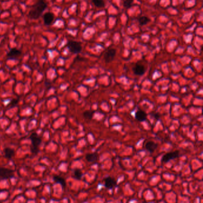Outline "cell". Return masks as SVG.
Masks as SVG:
<instances>
[{"label": "cell", "mask_w": 203, "mask_h": 203, "mask_svg": "<svg viewBox=\"0 0 203 203\" xmlns=\"http://www.w3.org/2000/svg\"><path fill=\"white\" fill-rule=\"evenodd\" d=\"M47 7L44 0H38L29 13V17L32 19H37Z\"/></svg>", "instance_id": "obj_1"}, {"label": "cell", "mask_w": 203, "mask_h": 203, "mask_svg": "<svg viewBox=\"0 0 203 203\" xmlns=\"http://www.w3.org/2000/svg\"><path fill=\"white\" fill-rule=\"evenodd\" d=\"M116 185L114 179L111 177H108L105 179V186L108 189L113 188Z\"/></svg>", "instance_id": "obj_7"}, {"label": "cell", "mask_w": 203, "mask_h": 203, "mask_svg": "<svg viewBox=\"0 0 203 203\" xmlns=\"http://www.w3.org/2000/svg\"><path fill=\"white\" fill-rule=\"evenodd\" d=\"M53 179L56 183H60V185H61L62 186H63V188H64L66 186V181L63 178H61V176H54Z\"/></svg>", "instance_id": "obj_14"}, {"label": "cell", "mask_w": 203, "mask_h": 203, "mask_svg": "<svg viewBox=\"0 0 203 203\" xmlns=\"http://www.w3.org/2000/svg\"><path fill=\"white\" fill-rule=\"evenodd\" d=\"M21 52L19 50H18L17 49H12L10 50V51L8 54V56L10 58H15V57H17L21 55Z\"/></svg>", "instance_id": "obj_12"}, {"label": "cell", "mask_w": 203, "mask_h": 203, "mask_svg": "<svg viewBox=\"0 0 203 203\" xmlns=\"http://www.w3.org/2000/svg\"><path fill=\"white\" fill-rule=\"evenodd\" d=\"M145 148L149 151L153 152L157 148V144L153 142L150 141L146 143Z\"/></svg>", "instance_id": "obj_10"}, {"label": "cell", "mask_w": 203, "mask_h": 203, "mask_svg": "<svg viewBox=\"0 0 203 203\" xmlns=\"http://www.w3.org/2000/svg\"><path fill=\"white\" fill-rule=\"evenodd\" d=\"M82 172L79 169H76L74 172V177L76 180H80L82 177Z\"/></svg>", "instance_id": "obj_18"}, {"label": "cell", "mask_w": 203, "mask_h": 203, "mask_svg": "<svg viewBox=\"0 0 203 203\" xmlns=\"http://www.w3.org/2000/svg\"><path fill=\"white\" fill-rule=\"evenodd\" d=\"M54 20V15L51 13H48L45 14L44 16V21L47 25H50L51 24Z\"/></svg>", "instance_id": "obj_9"}, {"label": "cell", "mask_w": 203, "mask_h": 203, "mask_svg": "<svg viewBox=\"0 0 203 203\" xmlns=\"http://www.w3.org/2000/svg\"><path fill=\"white\" fill-rule=\"evenodd\" d=\"M67 47L69 50L74 54L79 53L82 50L81 44L78 42L70 41L67 44Z\"/></svg>", "instance_id": "obj_2"}, {"label": "cell", "mask_w": 203, "mask_h": 203, "mask_svg": "<svg viewBox=\"0 0 203 203\" xmlns=\"http://www.w3.org/2000/svg\"><path fill=\"white\" fill-rule=\"evenodd\" d=\"M31 140L32 144V152L34 153H37L38 152V149L40 144H41V139L36 134H32L31 136Z\"/></svg>", "instance_id": "obj_4"}, {"label": "cell", "mask_w": 203, "mask_h": 203, "mask_svg": "<svg viewBox=\"0 0 203 203\" xmlns=\"http://www.w3.org/2000/svg\"><path fill=\"white\" fill-rule=\"evenodd\" d=\"M116 51L114 49H108L104 54V58L106 62H110L113 61L116 56Z\"/></svg>", "instance_id": "obj_5"}, {"label": "cell", "mask_w": 203, "mask_h": 203, "mask_svg": "<svg viewBox=\"0 0 203 203\" xmlns=\"http://www.w3.org/2000/svg\"><path fill=\"white\" fill-rule=\"evenodd\" d=\"M14 177V173L12 170L7 168L0 167V179L7 180Z\"/></svg>", "instance_id": "obj_3"}, {"label": "cell", "mask_w": 203, "mask_h": 203, "mask_svg": "<svg viewBox=\"0 0 203 203\" xmlns=\"http://www.w3.org/2000/svg\"><path fill=\"white\" fill-rule=\"evenodd\" d=\"M179 156V151H172L164 155L163 157L162 162L164 163L168 162L172 159H173L175 158H176Z\"/></svg>", "instance_id": "obj_6"}, {"label": "cell", "mask_w": 203, "mask_h": 203, "mask_svg": "<svg viewBox=\"0 0 203 203\" xmlns=\"http://www.w3.org/2000/svg\"><path fill=\"white\" fill-rule=\"evenodd\" d=\"M97 158H98V156H97V155H96L95 153L88 154L86 156V160L89 162H93L96 161L97 160Z\"/></svg>", "instance_id": "obj_13"}, {"label": "cell", "mask_w": 203, "mask_h": 203, "mask_svg": "<svg viewBox=\"0 0 203 203\" xmlns=\"http://www.w3.org/2000/svg\"><path fill=\"white\" fill-rule=\"evenodd\" d=\"M5 157L7 158H8V159H10L11 158L14 154V150H13L12 149L10 148H7L5 149Z\"/></svg>", "instance_id": "obj_15"}, {"label": "cell", "mask_w": 203, "mask_h": 203, "mask_svg": "<svg viewBox=\"0 0 203 203\" xmlns=\"http://www.w3.org/2000/svg\"><path fill=\"white\" fill-rule=\"evenodd\" d=\"M135 118L139 121H145L147 118V114L143 111H138L135 115Z\"/></svg>", "instance_id": "obj_11"}, {"label": "cell", "mask_w": 203, "mask_h": 203, "mask_svg": "<svg viewBox=\"0 0 203 203\" xmlns=\"http://www.w3.org/2000/svg\"><path fill=\"white\" fill-rule=\"evenodd\" d=\"M133 2V0H125L124 2V5L126 8H130L132 5V3Z\"/></svg>", "instance_id": "obj_20"}, {"label": "cell", "mask_w": 203, "mask_h": 203, "mask_svg": "<svg viewBox=\"0 0 203 203\" xmlns=\"http://www.w3.org/2000/svg\"><path fill=\"white\" fill-rule=\"evenodd\" d=\"M92 1L95 4V5H96L98 7H102L104 5L103 0H92Z\"/></svg>", "instance_id": "obj_19"}, {"label": "cell", "mask_w": 203, "mask_h": 203, "mask_svg": "<svg viewBox=\"0 0 203 203\" xmlns=\"http://www.w3.org/2000/svg\"><path fill=\"white\" fill-rule=\"evenodd\" d=\"M150 21V20L147 17H145V16H142L139 19V22L141 25H145L147 24Z\"/></svg>", "instance_id": "obj_17"}, {"label": "cell", "mask_w": 203, "mask_h": 203, "mask_svg": "<svg viewBox=\"0 0 203 203\" xmlns=\"http://www.w3.org/2000/svg\"><path fill=\"white\" fill-rule=\"evenodd\" d=\"M94 113V111H86L84 112L83 113V117L88 120H91L92 119L93 117V114Z\"/></svg>", "instance_id": "obj_16"}, {"label": "cell", "mask_w": 203, "mask_h": 203, "mask_svg": "<svg viewBox=\"0 0 203 203\" xmlns=\"http://www.w3.org/2000/svg\"><path fill=\"white\" fill-rule=\"evenodd\" d=\"M133 71H134V72L135 74L141 76L142 74H143V73H145V68L143 65L138 64V65H136L134 67Z\"/></svg>", "instance_id": "obj_8"}]
</instances>
